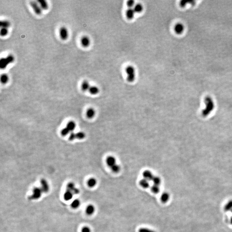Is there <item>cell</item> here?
Returning <instances> with one entry per match:
<instances>
[{"label":"cell","mask_w":232,"mask_h":232,"mask_svg":"<svg viewBox=\"0 0 232 232\" xmlns=\"http://www.w3.org/2000/svg\"><path fill=\"white\" fill-rule=\"evenodd\" d=\"M205 108L202 111V115L203 116H207L214 110L215 104L214 100L210 96L206 97L204 99Z\"/></svg>","instance_id":"cell-1"},{"label":"cell","mask_w":232,"mask_h":232,"mask_svg":"<svg viewBox=\"0 0 232 232\" xmlns=\"http://www.w3.org/2000/svg\"><path fill=\"white\" fill-rule=\"evenodd\" d=\"M15 60V58L13 55H9L5 58H2L0 60V68L4 69L8 65L13 63Z\"/></svg>","instance_id":"cell-2"},{"label":"cell","mask_w":232,"mask_h":232,"mask_svg":"<svg viewBox=\"0 0 232 232\" xmlns=\"http://www.w3.org/2000/svg\"><path fill=\"white\" fill-rule=\"evenodd\" d=\"M127 80L129 82H133L135 78V70L132 66H129L126 68Z\"/></svg>","instance_id":"cell-3"},{"label":"cell","mask_w":232,"mask_h":232,"mask_svg":"<svg viewBox=\"0 0 232 232\" xmlns=\"http://www.w3.org/2000/svg\"><path fill=\"white\" fill-rule=\"evenodd\" d=\"M43 191L40 187H35L33 190V193L31 196L29 197L30 199L36 200L39 199L41 196Z\"/></svg>","instance_id":"cell-4"},{"label":"cell","mask_w":232,"mask_h":232,"mask_svg":"<svg viewBox=\"0 0 232 232\" xmlns=\"http://www.w3.org/2000/svg\"><path fill=\"white\" fill-rule=\"evenodd\" d=\"M30 5L36 14L38 15H40L42 13V10L40 7L39 3H38L36 1H32L30 2Z\"/></svg>","instance_id":"cell-5"},{"label":"cell","mask_w":232,"mask_h":232,"mask_svg":"<svg viewBox=\"0 0 232 232\" xmlns=\"http://www.w3.org/2000/svg\"><path fill=\"white\" fill-rule=\"evenodd\" d=\"M60 38L63 40H66L68 37V32L67 28L65 27H62L59 30Z\"/></svg>","instance_id":"cell-6"},{"label":"cell","mask_w":232,"mask_h":232,"mask_svg":"<svg viewBox=\"0 0 232 232\" xmlns=\"http://www.w3.org/2000/svg\"><path fill=\"white\" fill-rule=\"evenodd\" d=\"M40 184H41V189L43 191V192L46 193L49 191L50 186L49 185L48 182L45 179H41L40 180Z\"/></svg>","instance_id":"cell-7"},{"label":"cell","mask_w":232,"mask_h":232,"mask_svg":"<svg viewBox=\"0 0 232 232\" xmlns=\"http://www.w3.org/2000/svg\"><path fill=\"white\" fill-rule=\"evenodd\" d=\"M184 25L181 23L176 24L174 27V30L176 33L180 35L183 33L184 31Z\"/></svg>","instance_id":"cell-8"},{"label":"cell","mask_w":232,"mask_h":232,"mask_svg":"<svg viewBox=\"0 0 232 232\" xmlns=\"http://www.w3.org/2000/svg\"><path fill=\"white\" fill-rule=\"evenodd\" d=\"M81 45L85 48H86L90 46L91 43L90 38L86 36H84L82 37L80 40Z\"/></svg>","instance_id":"cell-9"},{"label":"cell","mask_w":232,"mask_h":232,"mask_svg":"<svg viewBox=\"0 0 232 232\" xmlns=\"http://www.w3.org/2000/svg\"><path fill=\"white\" fill-rule=\"evenodd\" d=\"M116 159L113 156H109L106 159L107 164L108 166H109L111 168L116 164Z\"/></svg>","instance_id":"cell-10"},{"label":"cell","mask_w":232,"mask_h":232,"mask_svg":"<svg viewBox=\"0 0 232 232\" xmlns=\"http://www.w3.org/2000/svg\"><path fill=\"white\" fill-rule=\"evenodd\" d=\"M143 176L144 179L147 180L148 181H152L153 177H154L152 173L149 170H146L143 173Z\"/></svg>","instance_id":"cell-11"},{"label":"cell","mask_w":232,"mask_h":232,"mask_svg":"<svg viewBox=\"0 0 232 232\" xmlns=\"http://www.w3.org/2000/svg\"><path fill=\"white\" fill-rule=\"evenodd\" d=\"M38 3L42 10H47L49 8V5L45 0H39Z\"/></svg>","instance_id":"cell-12"},{"label":"cell","mask_w":232,"mask_h":232,"mask_svg":"<svg viewBox=\"0 0 232 232\" xmlns=\"http://www.w3.org/2000/svg\"><path fill=\"white\" fill-rule=\"evenodd\" d=\"M135 13L133 9L129 8V9H128L127 10H126V17H127L128 19H132L134 18Z\"/></svg>","instance_id":"cell-13"},{"label":"cell","mask_w":232,"mask_h":232,"mask_svg":"<svg viewBox=\"0 0 232 232\" xmlns=\"http://www.w3.org/2000/svg\"><path fill=\"white\" fill-rule=\"evenodd\" d=\"M95 211V208L94 206L93 205H88L86 209V214L89 215H91L94 213Z\"/></svg>","instance_id":"cell-14"},{"label":"cell","mask_w":232,"mask_h":232,"mask_svg":"<svg viewBox=\"0 0 232 232\" xmlns=\"http://www.w3.org/2000/svg\"><path fill=\"white\" fill-rule=\"evenodd\" d=\"M73 195L74 194L72 192H71V191H68V190H66L64 194V196H63L64 199L65 200H70L72 199Z\"/></svg>","instance_id":"cell-15"},{"label":"cell","mask_w":232,"mask_h":232,"mask_svg":"<svg viewBox=\"0 0 232 232\" xmlns=\"http://www.w3.org/2000/svg\"><path fill=\"white\" fill-rule=\"evenodd\" d=\"M89 82L86 80H85L83 81L81 84V89L83 91L85 92L86 91H89V90L90 87Z\"/></svg>","instance_id":"cell-16"},{"label":"cell","mask_w":232,"mask_h":232,"mask_svg":"<svg viewBox=\"0 0 232 232\" xmlns=\"http://www.w3.org/2000/svg\"><path fill=\"white\" fill-rule=\"evenodd\" d=\"M170 195L167 192H164L163 193L161 196V201L163 203H166L169 200Z\"/></svg>","instance_id":"cell-17"},{"label":"cell","mask_w":232,"mask_h":232,"mask_svg":"<svg viewBox=\"0 0 232 232\" xmlns=\"http://www.w3.org/2000/svg\"><path fill=\"white\" fill-rule=\"evenodd\" d=\"M76 126V124L74 121H71L69 122L67 124L66 127L69 129L70 132H72L75 130Z\"/></svg>","instance_id":"cell-18"},{"label":"cell","mask_w":232,"mask_h":232,"mask_svg":"<svg viewBox=\"0 0 232 232\" xmlns=\"http://www.w3.org/2000/svg\"><path fill=\"white\" fill-rule=\"evenodd\" d=\"M96 114V111L93 108H90L86 111V116L88 118H93Z\"/></svg>","instance_id":"cell-19"},{"label":"cell","mask_w":232,"mask_h":232,"mask_svg":"<svg viewBox=\"0 0 232 232\" xmlns=\"http://www.w3.org/2000/svg\"><path fill=\"white\" fill-rule=\"evenodd\" d=\"M96 184H97V180L94 177L90 178L87 181V185H88V187H89L90 188L94 187L96 185Z\"/></svg>","instance_id":"cell-20"},{"label":"cell","mask_w":232,"mask_h":232,"mask_svg":"<svg viewBox=\"0 0 232 232\" xmlns=\"http://www.w3.org/2000/svg\"><path fill=\"white\" fill-rule=\"evenodd\" d=\"M139 184L140 185L141 187L144 188H148L149 187L150 183L149 182V181H148L146 179H144L141 180V181L139 182Z\"/></svg>","instance_id":"cell-21"},{"label":"cell","mask_w":232,"mask_h":232,"mask_svg":"<svg viewBox=\"0 0 232 232\" xmlns=\"http://www.w3.org/2000/svg\"><path fill=\"white\" fill-rule=\"evenodd\" d=\"M10 22L8 20H2L0 22V25L1 28H6L8 29L9 28L10 26Z\"/></svg>","instance_id":"cell-22"},{"label":"cell","mask_w":232,"mask_h":232,"mask_svg":"<svg viewBox=\"0 0 232 232\" xmlns=\"http://www.w3.org/2000/svg\"><path fill=\"white\" fill-rule=\"evenodd\" d=\"M133 9L135 13H140L143 11V7L141 3H137L135 5Z\"/></svg>","instance_id":"cell-23"},{"label":"cell","mask_w":232,"mask_h":232,"mask_svg":"<svg viewBox=\"0 0 232 232\" xmlns=\"http://www.w3.org/2000/svg\"><path fill=\"white\" fill-rule=\"evenodd\" d=\"M99 89L96 86H91L89 90V91L91 94L95 95L98 94L99 92Z\"/></svg>","instance_id":"cell-24"},{"label":"cell","mask_w":232,"mask_h":232,"mask_svg":"<svg viewBox=\"0 0 232 232\" xmlns=\"http://www.w3.org/2000/svg\"><path fill=\"white\" fill-rule=\"evenodd\" d=\"M9 77L8 75L6 74H2L0 76V82L2 84H6L8 82Z\"/></svg>","instance_id":"cell-25"},{"label":"cell","mask_w":232,"mask_h":232,"mask_svg":"<svg viewBox=\"0 0 232 232\" xmlns=\"http://www.w3.org/2000/svg\"><path fill=\"white\" fill-rule=\"evenodd\" d=\"M80 202L79 199H75L71 203V207L74 209H77L80 207Z\"/></svg>","instance_id":"cell-26"},{"label":"cell","mask_w":232,"mask_h":232,"mask_svg":"<svg viewBox=\"0 0 232 232\" xmlns=\"http://www.w3.org/2000/svg\"><path fill=\"white\" fill-rule=\"evenodd\" d=\"M75 188H76V187H75V184L74 183L69 182L68 183V184L67 185L66 190L71 191L73 192V191L75 189Z\"/></svg>","instance_id":"cell-27"},{"label":"cell","mask_w":232,"mask_h":232,"mask_svg":"<svg viewBox=\"0 0 232 232\" xmlns=\"http://www.w3.org/2000/svg\"><path fill=\"white\" fill-rule=\"evenodd\" d=\"M224 209L227 211L231 212L232 210V200L229 201L226 203Z\"/></svg>","instance_id":"cell-28"},{"label":"cell","mask_w":232,"mask_h":232,"mask_svg":"<svg viewBox=\"0 0 232 232\" xmlns=\"http://www.w3.org/2000/svg\"><path fill=\"white\" fill-rule=\"evenodd\" d=\"M154 184L156 185L159 186V184L161 183V180L160 177H158V176H154L152 180Z\"/></svg>","instance_id":"cell-29"},{"label":"cell","mask_w":232,"mask_h":232,"mask_svg":"<svg viewBox=\"0 0 232 232\" xmlns=\"http://www.w3.org/2000/svg\"><path fill=\"white\" fill-rule=\"evenodd\" d=\"M151 190L152 191V192L154 193H159V191H160L159 186L154 184L152 186V187H151Z\"/></svg>","instance_id":"cell-30"},{"label":"cell","mask_w":232,"mask_h":232,"mask_svg":"<svg viewBox=\"0 0 232 232\" xmlns=\"http://www.w3.org/2000/svg\"><path fill=\"white\" fill-rule=\"evenodd\" d=\"M76 138L80 139V140L84 139L86 137L85 133L83 132H80L76 133Z\"/></svg>","instance_id":"cell-31"},{"label":"cell","mask_w":232,"mask_h":232,"mask_svg":"<svg viewBox=\"0 0 232 232\" xmlns=\"http://www.w3.org/2000/svg\"><path fill=\"white\" fill-rule=\"evenodd\" d=\"M112 172L115 173H118L120 170V167L117 164H116L111 167Z\"/></svg>","instance_id":"cell-32"},{"label":"cell","mask_w":232,"mask_h":232,"mask_svg":"<svg viewBox=\"0 0 232 232\" xmlns=\"http://www.w3.org/2000/svg\"><path fill=\"white\" fill-rule=\"evenodd\" d=\"M8 29L6 28H1L0 34L2 37H5L7 36L8 34Z\"/></svg>","instance_id":"cell-33"},{"label":"cell","mask_w":232,"mask_h":232,"mask_svg":"<svg viewBox=\"0 0 232 232\" xmlns=\"http://www.w3.org/2000/svg\"><path fill=\"white\" fill-rule=\"evenodd\" d=\"M70 131L69 130V129L66 127L65 128H64L61 130V135L63 136H65L67 135H68L69 134Z\"/></svg>","instance_id":"cell-34"},{"label":"cell","mask_w":232,"mask_h":232,"mask_svg":"<svg viewBox=\"0 0 232 232\" xmlns=\"http://www.w3.org/2000/svg\"><path fill=\"white\" fill-rule=\"evenodd\" d=\"M138 232H156L152 230L148 229L146 228H141L138 230Z\"/></svg>","instance_id":"cell-35"},{"label":"cell","mask_w":232,"mask_h":232,"mask_svg":"<svg viewBox=\"0 0 232 232\" xmlns=\"http://www.w3.org/2000/svg\"><path fill=\"white\" fill-rule=\"evenodd\" d=\"M76 138V133H74L73 132H71V134L70 135L69 137V140L70 141H72L74 140Z\"/></svg>","instance_id":"cell-36"},{"label":"cell","mask_w":232,"mask_h":232,"mask_svg":"<svg viewBox=\"0 0 232 232\" xmlns=\"http://www.w3.org/2000/svg\"><path fill=\"white\" fill-rule=\"evenodd\" d=\"M91 229L90 227L85 226L83 227L81 230V232H91Z\"/></svg>","instance_id":"cell-37"},{"label":"cell","mask_w":232,"mask_h":232,"mask_svg":"<svg viewBox=\"0 0 232 232\" xmlns=\"http://www.w3.org/2000/svg\"><path fill=\"white\" fill-rule=\"evenodd\" d=\"M127 5L129 7L131 8L133 6H135V1L134 0H129L127 2Z\"/></svg>","instance_id":"cell-38"},{"label":"cell","mask_w":232,"mask_h":232,"mask_svg":"<svg viewBox=\"0 0 232 232\" xmlns=\"http://www.w3.org/2000/svg\"><path fill=\"white\" fill-rule=\"evenodd\" d=\"M188 3H189V1H186V0H182L180 2V5H181V7H184Z\"/></svg>","instance_id":"cell-39"},{"label":"cell","mask_w":232,"mask_h":232,"mask_svg":"<svg viewBox=\"0 0 232 232\" xmlns=\"http://www.w3.org/2000/svg\"><path fill=\"white\" fill-rule=\"evenodd\" d=\"M73 193L74 195V194H78V193H80V190H79L78 188H77L76 187L75 189L73 191Z\"/></svg>","instance_id":"cell-40"},{"label":"cell","mask_w":232,"mask_h":232,"mask_svg":"<svg viewBox=\"0 0 232 232\" xmlns=\"http://www.w3.org/2000/svg\"><path fill=\"white\" fill-rule=\"evenodd\" d=\"M231 223L232 225V217H231Z\"/></svg>","instance_id":"cell-41"}]
</instances>
